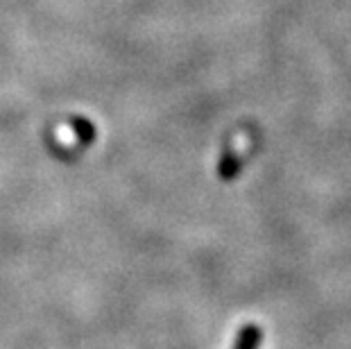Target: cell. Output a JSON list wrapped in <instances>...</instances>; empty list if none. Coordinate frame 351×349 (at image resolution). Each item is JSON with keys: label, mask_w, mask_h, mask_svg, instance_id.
Returning a JSON list of instances; mask_svg holds the SVG:
<instances>
[]
</instances>
